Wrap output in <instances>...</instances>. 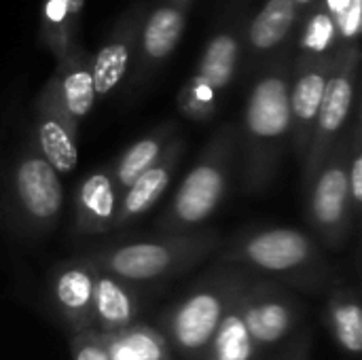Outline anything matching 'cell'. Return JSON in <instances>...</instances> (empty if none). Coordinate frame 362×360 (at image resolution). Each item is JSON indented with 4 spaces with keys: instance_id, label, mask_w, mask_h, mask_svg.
<instances>
[{
    "instance_id": "obj_1",
    "label": "cell",
    "mask_w": 362,
    "mask_h": 360,
    "mask_svg": "<svg viewBox=\"0 0 362 360\" xmlns=\"http://www.w3.org/2000/svg\"><path fill=\"white\" fill-rule=\"evenodd\" d=\"M216 255L223 265L244 267L303 293H322L339 280L337 265L322 244L295 227H263L238 233L223 242Z\"/></svg>"
},
{
    "instance_id": "obj_2",
    "label": "cell",
    "mask_w": 362,
    "mask_h": 360,
    "mask_svg": "<svg viewBox=\"0 0 362 360\" xmlns=\"http://www.w3.org/2000/svg\"><path fill=\"white\" fill-rule=\"evenodd\" d=\"M291 70L284 64L263 72L246 100L242 127H238V155L242 182L248 193L265 191L291 144Z\"/></svg>"
},
{
    "instance_id": "obj_3",
    "label": "cell",
    "mask_w": 362,
    "mask_h": 360,
    "mask_svg": "<svg viewBox=\"0 0 362 360\" xmlns=\"http://www.w3.org/2000/svg\"><path fill=\"white\" fill-rule=\"evenodd\" d=\"M223 236L214 229H195L159 240H136L106 244L81 257L95 272L108 274L121 282H157L176 278L197 263L216 255L223 246Z\"/></svg>"
},
{
    "instance_id": "obj_4",
    "label": "cell",
    "mask_w": 362,
    "mask_h": 360,
    "mask_svg": "<svg viewBox=\"0 0 362 360\" xmlns=\"http://www.w3.org/2000/svg\"><path fill=\"white\" fill-rule=\"evenodd\" d=\"M255 276L244 267L223 263L208 272L159 320V331L168 339L170 350L187 360L204 359L218 325Z\"/></svg>"
},
{
    "instance_id": "obj_5",
    "label": "cell",
    "mask_w": 362,
    "mask_h": 360,
    "mask_svg": "<svg viewBox=\"0 0 362 360\" xmlns=\"http://www.w3.org/2000/svg\"><path fill=\"white\" fill-rule=\"evenodd\" d=\"M238 157V125L218 127L202 149L191 172L176 189L165 212L155 223L163 236L189 233L214 216L223 204Z\"/></svg>"
},
{
    "instance_id": "obj_6",
    "label": "cell",
    "mask_w": 362,
    "mask_h": 360,
    "mask_svg": "<svg viewBox=\"0 0 362 360\" xmlns=\"http://www.w3.org/2000/svg\"><path fill=\"white\" fill-rule=\"evenodd\" d=\"M305 195V219L314 238L322 248L339 252L348 244L350 233L358 227L348 187V132L331 149Z\"/></svg>"
},
{
    "instance_id": "obj_7",
    "label": "cell",
    "mask_w": 362,
    "mask_h": 360,
    "mask_svg": "<svg viewBox=\"0 0 362 360\" xmlns=\"http://www.w3.org/2000/svg\"><path fill=\"white\" fill-rule=\"evenodd\" d=\"M358 66H361V53L356 45L341 47L337 55V64L331 72V79L327 83L322 104L314 123L312 140L305 153L303 166V189L308 191L310 182L318 174L320 166L329 157L331 149L337 144V140L344 136L346 125L352 119V112L356 108V85H358Z\"/></svg>"
},
{
    "instance_id": "obj_8",
    "label": "cell",
    "mask_w": 362,
    "mask_h": 360,
    "mask_svg": "<svg viewBox=\"0 0 362 360\" xmlns=\"http://www.w3.org/2000/svg\"><path fill=\"white\" fill-rule=\"evenodd\" d=\"M11 197L17 214L34 231L51 229L64 210V185L59 174L28 144L11 170Z\"/></svg>"
},
{
    "instance_id": "obj_9",
    "label": "cell",
    "mask_w": 362,
    "mask_h": 360,
    "mask_svg": "<svg viewBox=\"0 0 362 360\" xmlns=\"http://www.w3.org/2000/svg\"><path fill=\"white\" fill-rule=\"evenodd\" d=\"M238 308L257 350L284 342L303 316V303L293 291L259 276L242 291Z\"/></svg>"
},
{
    "instance_id": "obj_10",
    "label": "cell",
    "mask_w": 362,
    "mask_h": 360,
    "mask_svg": "<svg viewBox=\"0 0 362 360\" xmlns=\"http://www.w3.org/2000/svg\"><path fill=\"white\" fill-rule=\"evenodd\" d=\"M32 142L45 161L59 174H72L78 166V123H74L55 98L47 81L34 104Z\"/></svg>"
},
{
    "instance_id": "obj_11",
    "label": "cell",
    "mask_w": 362,
    "mask_h": 360,
    "mask_svg": "<svg viewBox=\"0 0 362 360\" xmlns=\"http://www.w3.org/2000/svg\"><path fill=\"white\" fill-rule=\"evenodd\" d=\"M337 55L322 59H299L295 72L291 74V146L299 161L305 159L322 95L337 64Z\"/></svg>"
},
{
    "instance_id": "obj_12",
    "label": "cell",
    "mask_w": 362,
    "mask_h": 360,
    "mask_svg": "<svg viewBox=\"0 0 362 360\" xmlns=\"http://www.w3.org/2000/svg\"><path fill=\"white\" fill-rule=\"evenodd\" d=\"M187 8L189 4L178 0H159L146 8L134 55L136 85L151 76L176 51L187 25Z\"/></svg>"
},
{
    "instance_id": "obj_13",
    "label": "cell",
    "mask_w": 362,
    "mask_h": 360,
    "mask_svg": "<svg viewBox=\"0 0 362 360\" xmlns=\"http://www.w3.org/2000/svg\"><path fill=\"white\" fill-rule=\"evenodd\" d=\"M144 13H146L144 2H138L129 11H125V15L117 21L110 36L98 49V53L91 55V76H93L95 98H108L127 76L134 64Z\"/></svg>"
},
{
    "instance_id": "obj_14",
    "label": "cell",
    "mask_w": 362,
    "mask_h": 360,
    "mask_svg": "<svg viewBox=\"0 0 362 360\" xmlns=\"http://www.w3.org/2000/svg\"><path fill=\"white\" fill-rule=\"evenodd\" d=\"M93 289L95 269L83 259L66 261L51 274V297L74 333L93 329Z\"/></svg>"
},
{
    "instance_id": "obj_15",
    "label": "cell",
    "mask_w": 362,
    "mask_h": 360,
    "mask_svg": "<svg viewBox=\"0 0 362 360\" xmlns=\"http://www.w3.org/2000/svg\"><path fill=\"white\" fill-rule=\"evenodd\" d=\"M185 151H187V142L182 136H178L163 151V155L142 176H138L134 180V185L121 195L117 219H115V229H123V227L132 225L136 219L146 214L159 202V197L170 187L172 176L176 174Z\"/></svg>"
},
{
    "instance_id": "obj_16",
    "label": "cell",
    "mask_w": 362,
    "mask_h": 360,
    "mask_svg": "<svg viewBox=\"0 0 362 360\" xmlns=\"http://www.w3.org/2000/svg\"><path fill=\"white\" fill-rule=\"evenodd\" d=\"M121 193L108 170L87 174L74 193V225L83 236H102L115 231Z\"/></svg>"
},
{
    "instance_id": "obj_17",
    "label": "cell",
    "mask_w": 362,
    "mask_h": 360,
    "mask_svg": "<svg viewBox=\"0 0 362 360\" xmlns=\"http://www.w3.org/2000/svg\"><path fill=\"white\" fill-rule=\"evenodd\" d=\"M57 102L74 123H81L95 106V89L91 76V55L81 47H72L55 62V72L49 79Z\"/></svg>"
},
{
    "instance_id": "obj_18",
    "label": "cell",
    "mask_w": 362,
    "mask_h": 360,
    "mask_svg": "<svg viewBox=\"0 0 362 360\" xmlns=\"http://www.w3.org/2000/svg\"><path fill=\"white\" fill-rule=\"evenodd\" d=\"M138 301L125 282L95 272L93 289V329L104 335H119L136 323Z\"/></svg>"
},
{
    "instance_id": "obj_19",
    "label": "cell",
    "mask_w": 362,
    "mask_h": 360,
    "mask_svg": "<svg viewBox=\"0 0 362 360\" xmlns=\"http://www.w3.org/2000/svg\"><path fill=\"white\" fill-rule=\"evenodd\" d=\"M178 136V125L174 121H163L161 125L144 134L140 140L129 144L110 168L119 193L123 195L134 185V180L142 176Z\"/></svg>"
},
{
    "instance_id": "obj_20",
    "label": "cell",
    "mask_w": 362,
    "mask_h": 360,
    "mask_svg": "<svg viewBox=\"0 0 362 360\" xmlns=\"http://www.w3.org/2000/svg\"><path fill=\"white\" fill-rule=\"evenodd\" d=\"M325 323L348 356H361L362 352V306L354 286H339L333 291L325 306Z\"/></svg>"
},
{
    "instance_id": "obj_21",
    "label": "cell",
    "mask_w": 362,
    "mask_h": 360,
    "mask_svg": "<svg viewBox=\"0 0 362 360\" xmlns=\"http://www.w3.org/2000/svg\"><path fill=\"white\" fill-rule=\"evenodd\" d=\"M85 0H42L40 6V40L51 55L62 59L76 47V34Z\"/></svg>"
},
{
    "instance_id": "obj_22",
    "label": "cell",
    "mask_w": 362,
    "mask_h": 360,
    "mask_svg": "<svg viewBox=\"0 0 362 360\" xmlns=\"http://www.w3.org/2000/svg\"><path fill=\"white\" fill-rule=\"evenodd\" d=\"M242 57V38L235 30H218L202 53L195 76L210 89L221 93L227 89L238 72Z\"/></svg>"
},
{
    "instance_id": "obj_23",
    "label": "cell",
    "mask_w": 362,
    "mask_h": 360,
    "mask_svg": "<svg viewBox=\"0 0 362 360\" xmlns=\"http://www.w3.org/2000/svg\"><path fill=\"white\" fill-rule=\"evenodd\" d=\"M297 6L293 0H267L248 25V42L252 51L265 53L280 47L297 21Z\"/></svg>"
},
{
    "instance_id": "obj_24",
    "label": "cell",
    "mask_w": 362,
    "mask_h": 360,
    "mask_svg": "<svg viewBox=\"0 0 362 360\" xmlns=\"http://www.w3.org/2000/svg\"><path fill=\"white\" fill-rule=\"evenodd\" d=\"M257 348L242 320L238 301L218 325L202 360H255Z\"/></svg>"
},
{
    "instance_id": "obj_25",
    "label": "cell",
    "mask_w": 362,
    "mask_h": 360,
    "mask_svg": "<svg viewBox=\"0 0 362 360\" xmlns=\"http://www.w3.org/2000/svg\"><path fill=\"white\" fill-rule=\"evenodd\" d=\"M312 11L314 13L308 17V23L301 34V59H322L337 55L341 42L333 13L327 8L322 0L316 2Z\"/></svg>"
},
{
    "instance_id": "obj_26",
    "label": "cell",
    "mask_w": 362,
    "mask_h": 360,
    "mask_svg": "<svg viewBox=\"0 0 362 360\" xmlns=\"http://www.w3.org/2000/svg\"><path fill=\"white\" fill-rule=\"evenodd\" d=\"M348 132V187L352 199V214L356 225L361 223L362 214V121L361 108L356 104Z\"/></svg>"
},
{
    "instance_id": "obj_27",
    "label": "cell",
    "mask_w": 362,
    "mask_h": 360,
    "mask_svg": "<svg viewBox=\"0 0 362 360\" xmlns=\"http://www.w3.org/2000/svg\"><path fill=\"white\" fill-rule=\"evenodd\" d=\"M216 108H218V93L193 74L178 93V110L187 119L204 123L216 115Z\"/></svg>"
},
{
    "instance_id": "obj_28",
    "label": "cell",
    "mask_w": 362,
    "mask_h": 360,
    "mask_svg": "<svg viewBox=\"0 0 362 360\" xmlns=\"http://www.w3.org/2000/svg\"><path fill=\"white\" fill-rule=\"evenodd\" d=\"M119 337L140 360H170V344L159 329H153L144 323H134L119 333Z\"/></svg>"
},
{
    "instance_id": "obj_29",
    "label": "cell",
    "mask_w": 362,
    "mask_h": 360,
    "mask_svg": "<svg viewBox=\"0 0 362 360\" xmlns=\"http://www.w3.org/2000/svg\"><path fill=\"white\" fill-rule=\"evenodd\" d=\"M70 354L72 360H110L106 339L95 329L74 333L70 339Z\"/></svg>"
},
{
    "instance_id": "obj_30",
    "label": "cell",
    "mask_w": 362,
    "mask_h": 360,
    "mask_svg": "<svg viewBox=\"0 0 362 360\" xmlns=\"http://www.w3.org/2000/svg\"><path fill=\"white\" fill-rule=\"evenodd\" d=\"M310 354H312V331L305 329L295 337V342L288 346V350L280 360H310Z\"/></svg>"
},
{
    "instance_id": "obj_31",
    "label": "cell",
    "mask_w": 362,
    "mask_h": 360,
    "mask_svg": "<svg viewBox=\"0 0 362 360\" xmlns=\"http://www.w3.org/2000/svg\"><path fill=\"white\" fill-rule=\"evenodd\" d=\"M104 335V333H102ZM106 339V348H108V356L110 360H140L123 342L119 335H104Z\"/></svg>"
},
{
    "instance_id": "obj_32",
    "label": "cell",
    "mask_w": 362,
    "mask_h": 360,
    "mask_svg": "<svg viewBox=\"0 0 362 360\" xmlns=\"http://www.w3.org/2000/svg\"><path fill=\"white\" fill-rule=\"evenodd\" d=\"M322 2L327 4V8H329V11L333 13V17H335V15H337V13H339V11L346 6L350 0H322Z\"/></svg>"
},
{
    "instance_id": "obj_33",
    "label": "cell",
    "mask_w": 362,
    "mask_h": 360,
    "mask_svg": "<svg viewBox=\"0 0 362 360\" xmlns=\"http://www.w3.org/2000/svg\"><path fill=\"white\" fill-rule=\"evenodd\" d=\"M295 2V6H297V11H305V8H310V6H314L316 2H320V0H293Z\"/></svg>"
}]
</instances>
